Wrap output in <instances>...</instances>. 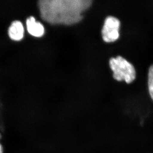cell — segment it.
<instances>
[{
    "mask_svg": "<svg viewBox=\"0 0 153 153\" xmlns=\"http://www.w3.org/2000/svg\"><path fill=\"white\" fill-rule=\"evenodd\" d=\"M91 0H41L38 7L41 18L52 25H71L82 20V13Z\"/></svg>",
    "mask_w": 153,
    "mask_h": 153,
    "instance_id": "1",
    "label": "cell"
},
{
    "mask_svg": "<svg viewBox=\"0 0 153 153\" xmlns=\"http://www.w3.org/2000/svg\"><path fill=\"white\" fill-rule=\"evenodd\" d=\"M109 65L113 71L114 78L117 81L124 80L129 84L135 79L136 71L133 65L121 56L111 58Z\"/></svg>",
    "mask_w": 153,
    "mask_h": 153,
    "instance_id": "2",
    "label": "cell"
},
{
    "mask_svg": "<svg viewBox=\"0 0 153 153\" xmlns=\"http://www.w3.org/2000/svg\"><path fill=\"white\" fill-rule=\"evenodd\" d=\"M120 22L118 19L113 16L107 17L102 30V39L105 42L111 43L118 39Z\"/></svg>",
    "mask_w": 153,
    "mask_h": 153,
    "instance_id": "3",
    "label": "cell"
},
{
    "mask_svg": "<svg viewBox=\"0 0 153 153\" xmlns=\"http://www.w3.org/2000/svg\"><path fill=\"white\" fill-rule=\"evenodd\" d=\"M27 29L30 35L36 37H42L44 35V28L40 22H36L33 17H30L26 22Z\"/></svg>",
    "mask_w": 153,
    "mask_h": 153,
    "instance_id": "4",
    "label": "cell"
},
{
    "mask_svg": "<svg viewBox=\"0 0 153 153\" xmlns=\"http://www.w3.org/2000/svg\"><path fill=\"white\" fill-rule=\"evenodd\" d=\"M24 27L22 22L16 21L13 22L8 30L9 36L12 40L19 41L22 40L24 36Z\"/></svg>",
    "mask_w": 153,
    "mask_h": 153,
    "instance_id": "5",
    "label": "cell"
},
{
    "mask_svg": "<svg viewBox=\"0 0 153 153\" xmlns=\"http://www.w3.org/2000/svg\"><path fill=\"white\" fill-rule=\"evenodd\" d=\"M148 88L149 93L153 101V65L149 69L148 74Z\"/></svg>",
    "mask_w": 153,
    "mask_h": 153,
    "instance_id": "6",
    "label": "cell"
},
{
    "mask_svg": "<svg viewBox=\"0 0 153 153\" xmlns=\"http://www.w3.org/2000/svg\"><path fill=\"white\" fill-rule=\"evenodd\" d=\"M1 134H0V139L1 138ZM0 153H4V148H3V147L2 145L1 144V143H0Z\"/></svg>",
    "mask_w": 153,
    "mask_h": 153,
    "instance_id": "7",
    "label": "cell"
}]
</instances>
